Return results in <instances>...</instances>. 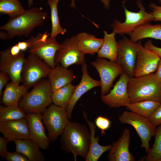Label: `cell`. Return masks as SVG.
<instances>
[{"label":"cell","mask_w":161,"mask_h":161,"mask_svg":"<svg viewBox=\"0 0 161 161\" xmlns=\"http://www.w3.org/2000/svg\"><path fill=\"white\" fill-rule=\"evenodd\" d=\"M61 149L72 154L76 160L77 156L85 159L89 148L90 132L86 126L69 121L61 135Z\"/></svg>","instance_id":"1"},{"label":"cell","mask_w":161,"mask_h":161,"mask_svg":"<svg viewBox=\"0 0 161 161\" xmlns=\"http://www.w3.org/2000/svg\"><path fill=\"white\" fill-rule=\"evenodd\" d=\"M47 16V12L43 11L41 7L30 8L21 15L10 18L0 30L7 32L9 39L17 36L28 37L35 28L43 24Z\"/></svg>","instance_id":"2"},{"label":"cell","mask_w":161,"mask_h":161,"mask_svg":"<svg viewBox=\"0 0 161 161\" xmlns=\"http://www.w3.org/2000/svg\"><path fill=\"white\" fill-rule=\"evenodd\" d=\"M127 90L130 103L145 100L161 103V80L154 73L130 78Z\"/></svg>","instance_id":"3"},{"label":"cell","mask_w":161,"mask_h":161,"mask_svg":"<svg viewBox=\"0 0 161 161\" xmlns=\"http://www.w3.org/2000/svg\"><path fill=\"white\" fill-rule=\"evenodd\" d=\"M20 100L18 107L25 113H42L52 103L49 79H42Z\"/></svg>","instance_id":"4"},{"label":"cell","mask_w":161,"mask_h":161,"mask_svg":"<svg viewBox=\"0 0 161 161\" xmlns=\"http://www.w3.org/2000/svg\"><path fill=\"white\" fill-rule=\"evenodd\" d=\"M47 32L31 36L27 41L29 53L35 54L45 62L51 68L55 67V57L61 44L56 38L49 37Z\"/></svg>","instance_id":"5"},{"label":"cell","mask_w":161,"mask_h":161,"mask_svg":"<svg viewBox=\"0 0 161 161\" xmlns=\"http://www.w3.org/2000/svg\"><path fill=\"white\" fill-rule=\"evenodd\" d=\"M137 4L140 10L135 12L128 10L123 3L124 9L125 19L123 22L115 19L110 24L112 28V32L119 35H128L134 31L139 26L154 21L152 15L145 11L141 0H137Z\"/></svg>","instance_id":"6"},{"label":"cell","mask_w":161,"mask_h":161,"mask_svg":"<svg viewBox=\"0 0 161 161\" xmlns=\"http://www.w3.org/2000/svg\"><path fill=\"white\" fill-rule=\"evenodd\" d=\"M51 67L37 55L29 53L21 72L23 85L28 89L43 78L48 76Z\"/></svg>","instance_id":"7"},{"label":"cell","mask_w":161,"mask_h":161,"mask_svg":"<svg viewBox=\"0 0 161 161\" xmlns=\"http://www.w3.org/2000/svg\"><path fill=\"white\" fill-rule=\"evenodd\" d=\"M118 119L121 123L130 125L134 128L142 141L140 147L144 148L147 153L150 148L149 142L154 136L157 127L148 118L131 111H124Z\"/></svg>","instance_id":"8"},{"label":"cell","mask_w":161,"mask_h":161,"mask_svg":"<svg viewBox=\"0 0 161 161\" xmlns=\"http://www.w3.org/2000/svg\"><path fill=\"white\" fill-rule=\"evenodd\" d=\"M42 116L48 131V137L50 142H53L61 135L69 121L66 110L51 104L42 113Z\"/></svg>","instance_id":"9"},{"label":"cell","mask_w":161,"mask_h":161,"mask_svg":"<svg viewBox=\"0 0 161 161\" xmlns=\"http://www.w3.org/2000/svg\"><path fill=\"white\" fill-rule=\"evenodd\" d=\"M97 71L100 78L101 96L107 94L113 86V82L123 72L122 67L116 62L98 58L91 62Z\"/></svg>","instance_id":"10"},{"label":"cell","mask_w":161,"mask_h":161,"mask_svg":"<svg viewBox=\"0 0 161 161\" xmlns=\"http://www.w3.org/2000/svg\"><path fill=\"white\" fill-rule=\"evenodd\" d=\"M84 54L80 49L76 35L66 38L61 44L55 57V66L60 64L67 68L74 65H82L86 62Z\"/></svg>","instance_id":"11"},{"label":"cell","mask_w":161,"mask_h":161,"mask_svg":"<svg viewBox=\"0 0 161 161\" xmlns=\"http://www.w3.org/2000/svg\"><path fill=\"white\" fill-rule=\"evenodd\" d=\"M118 43L116 62L122 67L123 72L130 78H133L137 57V43L132 42L124 36Z\"/></svg>","instance_id":"12"},{"label":"cell","mask_w":161,"mask_h":161,"mask_svg":"<svg viewBox=\"0 0 161 161\" xmlns=\"http://www.w3.org/2000/svg\"><path fill=\"white\" fill-rule=\"evenodd\" d=\"M26 58L23 51H21L17 55H12L10 47L1 51L0 72L7 73L9 75L11 81L19 84L21 82V72Z\"/></svg>","instance_id":"13"},{"label":"cell","mask_w":161,"mask_h":161,"mask_svg":"<svg viewBox=\"0 0 161 161\" xmlns=\"http://www.w3.org/2000/svg\"><path fill=\"white\" fill-rule=\"evenodd\" d=\"M130 77L123 72L113 89L106 95L101 96L102 101L111 108L126 107L130 103L127 90Z\"/></svg>","instance_id":"14"},{"label":"cell","mask_w":161,"mask_h":161,"mask_svg":"<svg viewBox=\"0 0 161 161\" xmlns=\"http://www.w3.org/2000/svg\"><path fill=\"white\" fill-rule=\"evenodd\" d=\"M137 53L133 76L137 77L153 73L157 69L161 58L155 52L143 46L140 41L137 42Z\"/></svg>","instance_id":"15"},{"label":"cell","mask_w":161,"mask_h":161,"mask_svg":"<svg viewBox=\"0 0 161 161\" xmlns=\"http://www.w3.org/2000/svg\"><path fill=\"white\" fill-rule=\"evenodd\" d=\"M81 66L82 71L81 80L79 83L75 86L73 94L66 109L69 120L71 119L74 107L80 97L92 88L100 86L101 85L100 81L94 79L89 75L86 62Z\"/></svg>","instance_id":"16"},{"label":"cell","mask_w":161,"mask_h":161,"mask_svg":"<svg viewBox=\"0 0 161 161\" xmlns=\"http://www.w3.org/2000/svg\"><path fill=\"white\" fill-rule=\"evenodd\" d=\"M0 132L9 141L30 138L26 118L0 122Z\"/></svg>","instance_id":"17"},{"label":"cell","mask_w":161,"mask_h":161,"mask_svg":"<svg viewBox=\"0 0 161 161\" xmlns=\"http://www.w3.org/2000/svg\"><path fill=\"white\" fill-rule=\"evenodd\" d=\"M26 114L25 117L27 122L30 138L40 148L44 150L48 149L50 141L45 134L42 122V114L32 113Z\"/></svg>","instance_id":"18"},{"label":"cell","mask_w":161,"mask_h":161,"mask_svg":"<svg viewBox=\"0 0 161 161\" xmlns=\"http://www.w3.org/2000/svg\"><path fill=\"white\" fill-rule=\"evenodd\" d=\"M130 139V131L126 128L118 140L112 145L108 156L109 161H135L134 156L129 151Z\"/></svg>","instance_id":"19"},{"label":"cell","mask_w":161,"mask_h":161,"mask_svg":"<svg viewBox=\"0 0 161 161\" xmlns=\"http://www.w3.org/2000/svg\"><path fill=\"white\" fill-rule=\"evenodd\" d=\"M52 92L71 83L75 78L73 71L58 64L51 68L48 76Z\"/></svg>","instance_id":"20"},{"label":"cell","mask_w":161,"mask_h":161,"mask_svg":"<svg viewBox=\"0 0 161 161\" xmlns=\"http://www.w3.org/2000/svg\"><path fill=\"white\" fill-rule=\"evenodd\" d=\"M83 114L84 118L89 126L90 132L89 149L85 160L97 161L104 153L110 149L112 145L104 146L99 144V136L95 137L96 125L88 120L85 110L83 111Z\"/></svg>","instance_id":"21"},{"label":"cell","mask_w":161,"mask_h":161,"mask_svg":"<svg viewBox=\"0 0 161 161\" xmlns=\"http://www.w3.org/2000/svg\"><path fill=\"white\" fill-rule=\"evenodd\" d=\"M16 151L27 157L30 161H44V157L39 149V147L31 138L18 140L14 141Z\"/></svg>","instance_id":"22"},{"label":"cell","mask_w":161,"mask_h":161,"mask_svg":"<svg viewBox=\"0 0 161 161\" xmlns=\"http://www.w3.org/2000/svg\"><path fill=\"white\" fill-rule=\"evenodd\" d=\"M28 89L22 85L10 82L5 86L3 93L2 102L5 106H18L20 99L28 92Z\"/></svg>","instance_id":"23"},{"label":"cell","mask_w":161,"mask_h":161,"mask_svg":"<svg viewBox=\"0 0 161 161\" xmlns=\"http://www.w3.org/2000/svg\"><path fill=\"white\" fill-rule=\"evenodd\" d=\"M129 35L131 41L137 43L143 39L151 38L161 41V24L147 23L138 27Z\"/></svg>","instance_id":"24"},{"label":"cell","mask_w":161,"mask_h":161,"mask_svg":"<svg viewBox=\"0 0 161 161\" xmlns=\"http://www.w3.org/2000/svg\"><path fill=\"white\" fill-rule=\"evenodd\" d=\"M76 36L79 47L84 55H95L103 43V38H97L95 35L86 32H80Z\"/></svg>","instance_id":"25"},{"label":"cell","mask_w":161,"mask_h":161,"mask_svg":"<svg viewBox=\"0 0 161 161\" xmlns=\"http://www.w3.org/2000/svg\"><path fill=\"white\" fill-rule=\"evenodd\" d=\"M104 33L103 44L98 51L97 57L107 58L110 60L116 61L118 51V43L115 40L116 34L112 32L108 34L105 30Z\"/></svg>","instance_id":"26"},{"label":"cell","mask_w":161,"mask_h":161,"mask_svg":"<svg viewBox=\"0 0 161 161\" xmlns=\"http://www.w3.org/2000/svg\"><path fill=\"white\" fill-rule=\"evenodd\" d=\"M161 104V103L156 101L145 100L131 103L127 106L126 108L130 111L149 118Z\"/></svg>","instance_id":"27"},{"label":"cell","mask_w":161,"mask_h":161,"mask_svg":"<svg viewBox=\"0 0 161 161\" xmlns=\"http://www.w3.org/2000/svg\"><path fill=\"white\" fill-rule=\"evenodd\" d=\"M75 86L71 83L52 92V102L57 106L66 109L74 92Z\"/></svg>","instance_id":"28"},{"label":"cell","mask_w":161,"mask_h":161,"mask_svg":"<svg viewBox=\"0 0 161 161\" xmlns=\"http://www.w3.org/2000/svg\"><path fill=\"white\" fill-rule=\"evenodd\" d=\"M18 0H0V14L7 15L10 18H15L25 11Z\"/></svg>","instance_id":"29"},{"label":"cell","mask_w":161,"mask_h":161,"mask_svg":"<svg viewBox=\"0 0 161 161\" xmlns=\"http://www.w3.org/2000/svg\"><path fill=\"white\" fill-rule=\"evenodd\" d=\"M47 3L50 7L51 12L52 27L50 37L52 38H56L59 34L64 35L66 30L62 28L60 23L57 8L58 2L56 0H47Z\"/></svg>","instance_id":"30"},{"label":"cell","mask_w":161,"mask_h":161,"mask_svg":"<svg viewBox=\"0 0 161 161\" xmlns=\"http://www.w3.org/2000/svg\"><path fill=\"white\" fill-rule=\"evenodd\" d=\"M26 114L18 106H0V122L25 118Z\"/></svg>","instance_id":"31"},{"label":"cell","mask_w":161,"mask_h":161,"mask_svg":"<svg viewBox=\"0 0 161 161\" xmlns=\"http://www.w3.org/2000/svg\"><path fill=\"white\" fill-rule=\"evenodd\" d=\"M154 136L153 145L149 149L145 161H161V124L157 128Z\"/></svg>","instance_id":"32"},{"label":"cell","mask_w":161,"mask_h":161,"mask_svg":"<svg viewBox=\"0 0 161 161\" xmlns=\"http://www.w3.org/2000/svg\"><path fill=\"white\" fill-rule=\"evenodd\" d=\"M95 124L96 126L101 131V134L104 133V131L108 129L111 125L110 120L108 118L99 116L95 120Z\"/></svg>","instance_id":"33"},{"label":"cell","mask_w":161,"mask_h":161,"mask_svg":"<svg viewBox=\"0 0 161 161\" xmlns=\"http://www.w3.org/2000/svg\"><path fill=\"white\" fill-rule=\"evenodd\" d=\"M148 119L151 123L156 127L161 124V104Z\"/></svg>","instance_id":"34"},{"label":"cell","mask_w":161,"mask_h":161,"mask_svg":"<svg viewBox=\"0 0 161 161\" xmlns=\"http://www.w3.org/2000/svg\"><path fill=\"white\" fill-rule=\"evenodd\" d=\"M5 158L7 161H30L26 156L17 151L8 152Z\"/></svg>","instance_id":"35"},{"label":"cell","mask_w":161,"mask_h":161,"mask_svg":"<svg viewBox=\"0 0 161 161\" xmlns=\"http://www.w3.org/2000/svg\"><path fill=\"white\" fill-rule=\"evenodd\" d=\"M149 7L151 12H149L154 18V21H161V6L156 5L153 2L150 3Z\"/></svg>","instance_id":"36"},{"label":"cell","mask_w":161,"mask_h":161,"mask_svg":"<svg viewBox=\"0 0 161 161\" xmlns=\"http://www.w3.org/2000/svg\"><path fill=\"white\" fill-rule=\"evenodd\" d=\"M9 140L4 136L0 137V155L2 157H6L8 152L7 148Z\"/></svg>","instance_id":"37"},{"label":"cell","mask_w":161,"mask_h":161,"mask_svg":"<svg viewBox=\"0 0 161 161\" xmlns=\"http://www.w3.org/2000/svg\"><path fill=\"white\" fill-rule=\"evenodd\" d=\"M10 79L9 75L6 73L3 72H0V97L2 95V90L4 86L8 83Z\"/></svg>","instance_id":"38"},{"label":"cell","mask_w":161,"mask_h":161,"mask_svg":"<svg viewBox=\"0 0 161 161\" xmlns=\"http://www.w3.org/2000/svg\"><path fill=\"white\" fill-rule=\"evenodd\" d=\"M144 47L148 49L155 52L161 58V48L154 45L151 40L147 41L145 44Z\"/></svg>","instance_id":"39"},{"label":"cell","mask_w":161,"mask_h":161,"mask_svg":"<svg viewBox=\"0 0 161 161\" xmlns=\"http://www.w3.org/2000/svg\"><path fill=\"white\" fill-rule=\"evenodd\" d=\"M10 52L13 55H16L19 54L21 51L17 44H16L12 47H10Z\"/></svg>","instance_id":"40"},{"label":"cell","mask_w":161,"mask_h":161,"mask_svg":"<svg viewBox=\"0 0 161 161\" xmlns=\"http://www.w3.org/2000/svg\"><path fill=\"white\" fill-rule=\"evenodd\" d=\"M21 51H24L28 49V45L27 41H19L17 44Z\"/></svg>","instance_id":"41"},{"label":"cell","mask_w":161,"mask_h":161,"mask_svg":"<svg viewBox=\"0 0 161 161\" xmlns=\"http://www.w3.org/2000/svg\"><path fill=\"white\" fill-rule=\"evenodd\" d=\"M154 74L157 77L161 80V59L158 64L156 72Z\"/></svg>","instance_id":"42"},{"label":"cell","mask_w":161,"mask_h":161,"mask_svg":"<svg viewBox=\"0 0 161 161\" xmlns=\"http://www.w3.org/2000/svg\"><path fill=\"white\" fill-rule=\"evenodd\" d=\"M0 38L3 40H6L8 39L7 32L6 31L3 32L0 30Z\"/></svg>","instance_id":"43"},{"label":"cell","mask_w":161,"mask_h":161,"mask_svg":"<svg viewBox=\"0 0 161 161\" xmlns=\"http://www.w3.org/2000/svg\"><path fill=\"white\" fill-rule=\"evenodd\" d=\"M105 7L108 9L109 6V0H101Z\"/></svg>","instance_id":"44"},{"label":"cell","mask_w":161,"mask_h":161,"mask_svg":"<svg viewBox=\"0 0 161 161\" xmlns=\"http://www.w3.org/2000/svg\"><path fill=\"white\" fill-rule=\"evenodd\" d=\"M27 3L28 7L30 8L33 5V0H27Z\"/></svg>","instance_id":"45"},{"label":"cell","mask_w":161,"mask_h":161,"mask_svg":"<svg viewBox=\"0 0 161 161\" xmlns=\"http://www.w3.org/2000/svg\"><path fill=\"white\" fill-rule=\"evenodd\" d=\"M71 6L72 7H74L75 6L74 4V0H72V2Z\"/></svg>","instance_id":"46"},{"label":"cell","mask_w":161,"mask_h":161,"mask_svg":"<svg viewBox=\"0 0 161 161\" xmlns=\"http://www.w3.org/2000/svg\"><path fill=\"white\" fill-rule=\"evenodd\" d=\"M159 2L160 3H161V0H159Z\"/></svg>","instance_id":"47"},{"label":"cell","mask_w":161,"mask_h":161,"mask_svg":"<svg viewBox=\"0 0 161 161\" xmlns=\"http://www.w3.org/2000/svg\"><path fill=\"white\" fill-rule=\"evenodd\" d=\"M56 0L58 2L59 1V0Z\"/></svg>","instance_id":"48"}]
</instances>
